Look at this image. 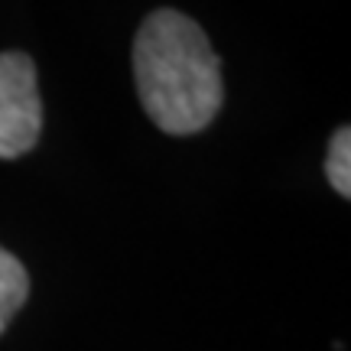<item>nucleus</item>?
<instances>
[{"label": "nucleus", "instance_id": "f03ea898", "mask_svg": "<svg viewBox=\"0 0 351 351\" xmlns=\"http://www.w3.org/2000/svg\"><path fill=\"white\" fill-rule=\"evenodd\" d=\"M43 134L36 65L26 52H0V160L26 156Z\"/></svg>", "mask_w": 351, "mask_h": 351}, {"label": "nucleus", "instance_id": "f257e3e1", "mask_svg": "<svg viewBox=\"0 0 351 351\" xmlns=\"http://www.w3.org/2000/svg\"><path fill=\"white\" fill-rule=\"evenodd\" d=\"M134 82L140 104L169 137L199 134L225 104L221 59L192 16L153 10L134 39Z\"/></svg>", "mask_w": 351, "mask_h": 351}, {"label": "nucleus", "instance_id": "7ed1b4c3", "mask_svg": "<svg viewBox=\"0 0 351 351\" xmlns=\"http://www.w3.org/2000/svg\"><path fill=\"white\" fill-rule=\"evenodd\" d=\"M29 296V274L7 247H0V332L10 326V319L23 309Z\"/></svg>", "mask_w": 351, "mask_h": 351}, {"label": "nucleus", "instance_id": "20e7f679", "mask_svg": "<svg viewBox=\"0 0 351 351\" xmlns=\"http://www.w3.org/2000/svg\"><path fill=\"white\" fill-rule=\"evenodd\" d=\"M326 179L341 199L351 195V130L348 127H339V130L332 134V140H328Z\"/></svg>", "mask_w": 351, "mask_h": 351}]
</instances>
